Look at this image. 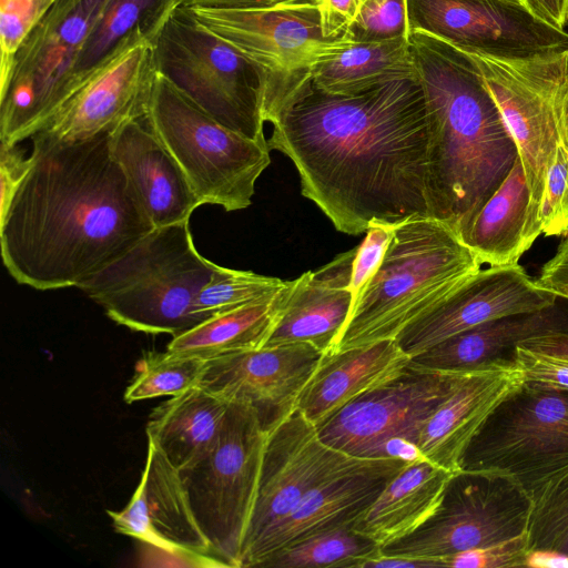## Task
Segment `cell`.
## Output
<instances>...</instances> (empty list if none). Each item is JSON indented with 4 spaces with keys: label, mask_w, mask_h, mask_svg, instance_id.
I'll use <instances>...</instances> for the list:
<instances>
[{
    "label": "cell",
    "mask_w": 568,
    "mask_h": 568,
    "mask_svg": "<svg viewBox=\"0 0 568 568\" xmlns=\"http://www.w3.org/2000/svg\"><path fill=\"white\" fill-rule=\"evenodd\" d=\"M352 307V294L317 271L286 281L275 327L264 347L308 344L325 354Z\"/></svg>",
    "instance_id": "cell-27"
},
{
    "label": "cell",
    "mask_w": 568,
    "mask_h": 568,
    "mask_svg": "<svg viewBox=\"0 0 568 568\" xmlns=\"http://www.w3.org/2000/svg\"><path fill=\"white\" fill-rule=\"evenodd\" d=\"M381 547L353 524L314 535L274 552L258 567L265 568H361L377 556Z\"/></svg>",
    "instance_id": "cell-33"
},
{
    "label": "cell",
    "mask_w": 568,
    "mask_h": 568,
    "mask_svg": "<svg viewBox=\"0 0 568 568\" xmlns=\"http://www.w3.org/2000/svg\"><path fill=\"white\" fill-rule=\"evenodd\" d=\"M517 367L490 365L460 372L454 389L424 423L418 447L426 460L452 473L494 407L521 381Z\"/></svg>",
    "instance_id": "cell-24"
},
{
    "label": "cell",
    "mask_w": 568,
    "mask_h": 568,
    "mask_svg": "<svg viewBox=\"0 0 568 568\" xmlns=\"http://www.w3.org/2000/svg\"><path fill=\"white\" fill-rule=\"evenodd\" d=\"M375 460L353 457L328 446L317 427L295 409L267 434L257 496L242 551L308 493Z\"/></svg>",
    "instance_id": "cell-15"
},
{
    "label": "cell",
    "mask_w": 568,
    "mask_h": 568,
    "mask_svg": "<svg viewBox=\"0 0 568 568\" xmlns=\"http://www.w3.org/2000/svg\"><path fill=\"white\" fill-rule=\"evenodd\" d=\"M408 463L377 459L308 493L287 515L264 529L240 559V568L258 567L276 551L314 535L354 524L388 481Z\"/></svg>",
    "instance_id": "cell-20"
},
{
    "label": "cell",
    "mask_w": 568,
    "mask_h": 568,
    "mask_svg": "<svg viewBox=\"0 0 568 568\" xmlns=\"http://www.w3.org/2000/svg\"><path fill=\"white\" fill-rule=\"evenodd\" d=\"M530 193L519 156L462 236L481 264H517L528 251L525 230Z\"/></svg>",
    "instance_id": "cell-29"
},
{
    "label": "cell",
    "mask_w": 568,
    "mask_h": 568,
    "mask_svg": "<svg viewBox=\"0 0 568 568\" xmlns=\"http://www.w3.org/2000/svg\"><path fill=\"white\" fill-rule=\"evenodd\" d=\"M410 29L464 50L523 58L568 48V33L534 17L513 0H407Z\"/></svg>",
    "instance_id": "cell-16"
},
{
    "label": "cell",
    "mask_w": 568,
    "mask_h": 568,
    "mask_svg": "<svg viewBox=\"0 0 568 568\" xmlns=\"http://www.w3.org/2000/svg\"><path fill=\"white\" fill-rule=\"evenodd\" d=\"M452 475L428 460L407 464L355 520L353 528L381 548L407 537L436 513Z\"/></svg>",
    "instance_id": "cell-26"
},
{
    "label": "cell",
    "mask_w": 568,
    "mask_h": 568,
    "mask_svg": "<svg viewBox=\"0 0 568 568\" xmlns=\"http://www.w3.org/2000/svg\"><path fill=\"white\" fill-rule=\"evenodd\" d=\"M410 47L429 124V216L462 237L518 158L474 59L420 29Z\"/></svg>",
    "instance_id": "cell-3"
},
{
    "label": "cell",
    "mask_w": 568,
    "mask_h": 568,
    "mask_svg": "<svg viewBox=\"0 0 568 568\" xmlns=\"http://www.w3.org/2000/svg\"><path fill=\"white\" fill-rule=\"evenodd\" d=\"M323 353L308 344L262 347L206 361L199 385L251 404L270 432L290 416Z\"/></svg>",
    "instance_id": "cell-19"
},
{
    "label": "cell",
    "mask_w": 568,
    "mask_h": 568,
    "mask_svg": "<svg viewBox=\"0 0 568 568\" xmlns=\"http://www.w3.org/2000/svg\"><path fill=\"white\" fill-rule=\"evenodd\" d=\"M395 225L372 223L362 243L354 248L348 291L352 307L378 268ZM351 307V308H352Z\"/></svg>",
    "instance_id": "cell-41"
},
{
    "label": "cell",
    "mask_w": 568,
    "mask_h": 568,
    "mask_svg": "<svg viewBox=\"0 0 568 568\" xmlns=\"http://www.w3.org/2000/svg\"><path fill=\"white\" fill-rule=\"evenodd\" d=\"M267 140L294 164L303 196L349 235L372 223L428 215L429 124L417 77L355 95H333L308 80L272 123Z\"/></svg>",
    "instance_id": "cell-1"
},
{
    "label": "cell",
    "mask_w": 568,
    "mask_h": 568,
    "mask_svg": "<svg viewBox=\"0 0 568 568\" xmlns=\"http://www.w3.org/2000/svg\"><path fill=\"white\" fill-rule=\"evenodd\" d=\"M106 0H54L16 53L0 87V143L31 139L67 99L79 53Z\"/></svg>",
    "instance_id": "cell-11"
},
{
    "label": "cell",
    "mask_w": 568,
    "mask_h": 568,
    "mask_svg": "<svg viewBox=\"0 0 568 568\" xmlns=\"http://www.w3.org/2000/svg\"><path fill=\"white\" fill-rule=\"evenodd\" d=\"M530 510V495L511 476L460 469L450 476L436 513L413 534L382 547L381 554L442 565L444 557L525 535Z\"/></svg>",
    "instance_id": "cell-13"
},
{
    "label": "cell",
    "mask_w": 568,
    "mask_h": 568,
    "mask_svg": "<svg viewBox=\"0 0 568 568\" xmlns=\"http://www.w3.org/2000/svg\"><path fill=\"white\" fill-rule=\"evenodd\" d=\"M348 31L354 41L410 38L407 0H367Z\"/></svg>",
    "instance_id": "cell-39"
},
{
    "label": "cell",
    "mask_w": 568,
    "mask_h": 568,
    "mask_svg": "<svg viewBox=\"0 0 568 568\" xmlns=\"http://www.w3.org/2000/svg\"><path fill=\"white\" fill-rule=\"evenodd\" d=\"M558 296L532 280L518 263L480 268L395 339L413 357L485 322L544 308Z\"/></svg>",
    "instance_id": "cell-18"
},
{
    "label": "cell",
    "mask_w": 568,
    "mask_h": 568,
    "mask_svg": "<svg viewBox=\"0 0 568 568\" xmlns=\"http://www.w3.org/2000/svg\"><path fill=\"white\" fill-rule=\"evenodd\" d=\"M229 405L230 402L200 385L174 395L151 413L145 428L148 440L178 470L183 469L212 447Z\"/></svg>",
    "instance_id": "cell-28"
},
{
    "label": "cell",
    "mask_w": 568,
    "mask_h": 568,
    "mask_svg": "<svg viewBox=\"0 0 568 568\" xmlns=\"http://www.w3.org/2000/svg\"><path fill=\"white\" fill-rule=\"evenodd\" d=\"M527 10L538 20L564 30L568 23V0H521Z\"/></svg>",
    "instance_id": "cell-46"
},
{
    "label": "cell",
    "mask_w": 568,
    "mask_h": 568,
    "mask_svg": "<svg viewBox=\"0 0 568 568\" xmlns=\"http://www.w3.org/2000/svg\"><path fill=\"white\" fill-rule=\"evenodd\" d=\"M196 20L262 73L261 113L273 123L321 62L349 47L351 32L326 38L314 0L247 9L189 8Z\"/></svg>",
    "instance_id": "cell-6"
},
{
    "label": "cell",
    "mask_w": 568,
    "mask_h": 568,
    "mask_svg": "<svg viewBox=\"0 0 568 568\" xmlns=\"http://www.w3.org/2000/svg\"><path fill=\"white\" fill-rule=\"evenodd\" d=\"M568 466V390L523 379L466 446L459 470L507 474L530 495Z\"/></svg>",
    "instance_id": "cell-12"
},
{
    "label": "cell",
    "mask_w": 568,
    "mask_h": 568,
    "mask_svg": "<svg viewBox=\"0 0 568 568\" xmlns=\"http://www.w3.org/2000/svg\"><path fill=\"white\" fill-rule=\"evenodd\" d=\"M513 1L521 2V0H513Z\"/></svg>",
    "instance_id": "cell-51"
},
{
    "label": "cell",
    "mask_w": 568,
    "mask_h": 568,
    "mask_svg": "<svg viewBox=\"0 0 568 568\" xmlns=\"http://www.w3.org/2000/svg\"><path fill=\"white\" fill-rule=\"evenodd\" d=\"M367 0H359L361 7L366 2Z\"/></svg>",
    "instance_id": "cell-50"
},
{
    "label": "cell",
    "mask_w": 568,
    "mask_h": 568,
    "mask_svg": "<svg viewBox=\"0 0 568 568\" xmlns=\"http://www.w3.org/2000/svg\"><path fill=\"white\" fill-rule=\"evenodd\" d=\"M515 364L525 379L568 390V361L517 346Z\"/></svg>",
    "instance_id": "cell-42"
},
{
    "label": "cell",
    "mask_w": 568,
    "mask_h": 568,
    "mask_svg": "<svg viewBox=\"0 0 568 568\" xmlns=\"http://www.w3.org/2000/svg\"><path fill=\"white\" fill-rule=\"evenodd\" d=\"M156 73L223 125L266 140L261 113L262 73L235 48L178 6L155 40Z\"/></svg>",
    "instance_id": "cell-8"
},
{
    "label": "cell",
    "mask_w": 568,
    "mask_h": 568,
    "mask_svg": "<svg viewBox=\"0 0 568 568\" xmlns=\"http://www.w3.org/2000/svg\"><path fill=\"white\" fill-rule=\"evenodd\" d=\"M527 532L490 547L473 549L440 559L443 567L506 568L530 566Z\"/></svg>",
    "instance_id": "cell-40"
},
{
    "label": "cell",
    "mask_w": 568,
    "mask_h": 568,
    "mask_svg": "<svg viewBox=\"0 0 568 568\" xmlns=\"http://www.w3.org/2000/svg\"><path fill=\"white\" fill-rule=\"evenodd\" d=\"M326 38H338L351 29L361 11L359 0H314Z\"/></svg>",
    "instance_id": "cell-44"
},
{
    "label": "cell",
    "mask_w": 568,
    "mask_h": 568,
    "mask_svg": "<svg viewBox=\"0 0 568 568\" xmlns=\"http://www.w3.org/2000/svg\"><path fill=\"white\" fill-rule=\"evenodd\" d=\"M155 77L153 43L128 44L91 72L39 132L73 141L144 120Z\"/></svg>",
    "instance_id": "cell-17"
},
{
    "label": "cell",
    "mask_w": 568,
    "mask_h": 568,
    "mask_svg": "<svg viewBox=\"0 0 568 568\" xmlns=\"http://www.w3.org/2000/svg\"><path fill=\"white\" fill-rule=\"evenodd\" d=\"M284 287L285 285L267 298L201 322L191 329L174 336L166 349L209 361L264 347L275 327Z\"/></svg>",
    "instance_id": "cell-32"
},
{
    "label": "cell",
    "mask_w": 568,
    "mask_h": 568,
    "mask_svg": "<svg viewBox=\"0 0 568 568\" xmlns=\"http://www.w3.org/2000/svg\"><path fill=\"white\" fill-rule=\"evenodd\" d=\"M178 6V0H106L79 53L67 99L91 72L125 45L142 40L153 43Z\"/></svg>",
    "instance_id": "cell-30"
},
{
    "label": "cell",
    "mask_w": 568,
    "mask_h": 568,
    "mask_svg": "<svg viewBox=\"0 0 568 568\" xmlns=\"http://www.w3.org/2000/svg\"><path fill=\"white\" fill-rule=\"evenodd\" d=\"M145 121L201 205L232 212L252 204L255 183L271 163L267 140L223 125L158 73Z\"/></svg>",
    "instance_id": "cell-7"
},
{
    "label": "cell",
    "mask_w": 568,
    "mask_h": 568,
    "mask_svg": "<svg viewBox=\"0 0 568 568\" xmlns=\"http://www.w3.org/2000/svg\"><path fill=\"white\" fill-rule=\"evenodd\" d=\"M54 0H0V87L17 51Z\"/></svg>",
    "instance_id": "cell-38"
},
{
    "label": "cell",
    "mask_w": 568,
    "mask_h": 568,
    "mask_svg": "<svg viewBox=\"0 0 568 568\" xmlns=\"http://www.w3.org/2000/svg\"><path fill=\"white\" fill-rule=\"evenodd\" d=\"M110 151L154 229L187 221L201 206L179 164L145 119L113 131Z\"/></svg>",
    "instance_id": "cell-23"
},
{
    "label": "cell",
    "mask_w": 568,
    "mask_h": 568,
    "mask_svg": "<svg viewBox=\"0 0 568 568\" xmlns=\"http://www.w3.org/2000/svg\"><path fill=\"white\" fill-rule=\"evenodd\" d=\"M460 372L412 368L344 406L317 429L328 446L353 457L383 459L393 438L416 443L433 412L455 387Z\"/></svg>",
    "instance_id": "cell-14"
},
{
    "label": "cell",
    "mask_w": 568,
    "mask_h": 568,
    "mask_svg": "<svg viewBox=\"0 0 568 568\" xmlns=\"http://www.w3.org/2000/svg\"><path fill=\"white\" fill-rule=\"evenodd\" d=\"M536 281L546 288L568 294V235L564 236L552 257L541 266Z\"/></svg>",
    "instance_id": "cell-45"
},
{
    "label": "cell",
    "mask_w": 568,
    "mask_h": 568,
    "mask_svg": "<svg viewBox=\"0 0 568 568\" xmlns=\"http://www.w3.org/2000/svg\"><path fill=\"white\" fill-rule=\"evenodd\" d=\"M424 568V567H442L440 562L434 559L417 558L399 555H383L367 559L361 568Z\"/></svg>",
    "instance_id": "cell-48"
},
{
    "label": "cell",
    "mask_w": 568,
    "mask_h": 568,
    "mask_svg": "<svg viewBox=\"0 0 568 568\" xmlns=\"http://www.w3.org/2000/svg\"><path fill=\"white\" fill-rule=\"evenodd\" d=\"M285 281L277 277L216 265L209 282L196 295L194 310L205 321L214 315L267 298L277 293Z\"/></svg>",
    "instance_id": "cell-36"
},
{
    "label": "cell",
    "mask_w": 568,
    "mask_h": 568,
    "mask_svg": "<svg viewBox=\"0 0 568 568\" xmlns=\"http://www.w3.org/2000/svg\"><path fill=\"white\" fill-rule=\"evenodd\" d=\"M206 361L173 353L146 352L136 363L135 375L124 392L129 404L166 395H179L199 385Z\"/></svg>",
    "instance_id": "cell-35"
},
{
    "label": "cell",
    "mask_w": 568,
    "mask_h": 568,
    "mask_svg": "<svg viewBox=\"0 0 568 568\" xmlns=\"http://www.w3.org/2000/svg\"><path fill=\"white\" fill-rule=\"evenodd\" d=\"M409 361L395 338L325 353L296 409L318 428L347 404L400 376Z\"/></svg>",
    "instance_id": "cell-25"
},
{
    "label": "cell",
    "mask_w": 568,
    "mask_h": 568,
    "mask_svg": "<svg viewBox=\"0 0 568 568\" xmlns=\"http://www.w3.org/2000/svg\"><path fill=\"white\" fill-rule=\"evenodd\" d=\"M30 168V158L16 145L0 143V219L3 217Z\"/></svg>",
    "instance_id": "cell-43"
},
{
    "label": "cell",
    "mask_w": 568,
    "mask_h": 568,
    "mask_svg": "<svg viewBox=\"0 0 568 568\" xmlns=\"http://www.w3.org/2000/svg\"><path fill=\"white\" fill-rule=\"evenodd\" d=\"M267 434L255 407L231 402L212 447L179 470L195 519L213 555L231 568H240Z\"/></svg>",
    "instance_id": "cell-9"
},
{
    "label": "cell",
    "mask_w": 568,
    "mask_h": 568,
    "mask_svg": "<svg viewBox=\"0 0 568 568\" xmlns=\"http://www.w3.org/2000/svg\"><path fill=\"white\" fill-rule=\"evenodd\" d=\"M465 51L478 67L517 148L530 193L525 230L529 250L539 236L536 215L568 91V48L523 58Z\"/></svg>",
    "instance_id": "cell-10"
},
{
    "label": "cell",
    "mask_w": 568,
    "mask_h": 568,
    "mask_svg": "<svg viewBox=\"0 0 568 568\" xmlns=\"http://www.w3.org/2000/svg\"><path fill=\"white\" fill-rule=\"evenodd\" d=\"M190 220L155 227L77 287L114 322L178 336L203 322L194 304L217 264L195 247Z\"/></svg>",
    "instance_id": "cell-5"
},
{
    "label": "cell",
    "mask_w": 568,
    "mask_h": 568,
    "mask_svg": "<svg viewBox=\"0 0 568 568\" xmlns=\"http://www.w3.org/2000/svg\"><path fill=\"white\" fill-rule=\"evenodd\" d=\"M410 38L354 41L311 72L312 85L327 94L355 95L384 82L415 77Z\"/></svg>",
    "instance_id": "cell-31"
},
{
    "label": "cell",
    "mask_w": 568,
    "mask_h": 568,
    "mask_svg": "<svg viewBox=\"0 0 568 568\" xmlns=\"http://www.w3.org/2000/svg\"><path fill=\"white\" fill-rule=\"evenodd\" d=\"M530 497L527 528L530 558L557 556L568 560V466L546 480Z\"/></svg>",
    "instance_id": "cell-34"
},
{
    "label": "cell",
    "mask_w": 568,
    "mask_h": 568,
    "mask_svg": "<svg viewBox=\"0 0 568 568\" xmlns=\"http://www.w3.org/2000/svg\"><path fill=\"white\" fill-rule=\"evenodd\" d=\"M481 265L459 234L436 217L415 215L396 224L329 352L396 338Z\"/></svg>",
    "instance_id": "cell-4"
},
{
    "label": "cell",
    "mask_w": 568,
    "mask_h": 568,
    "mask_svg": "<svg viewBox=\"0 0 568 568\" xmlns=\"http://www.w3.org/2000/svg\"><path fill=\"white\" fill-rule=\"evenodd\" d=\"M518 346L568 361V334H551L526 339Z\"/></svg>",
    "instance_id": "cell-47"
},
{
    "label": "cell",
    "mask_w": 568,
    "mask_h": 568,
    "mask_svg": "<svg viewBox=\"0 0 568 568\" xmlns=\"http://www.w3.org/2000/svg\"><path fill=\"white\" fill-rule=\"evenodd\" d=\"M108 515L118 532L142 542L214 556L195 519L178 468L151 440L132 498L122 510H108Z\"/></svg>",
    "instance_id": "cell-21"
},
{
    "label": "cell",
    "mask_w": 568,
    "mask_h": 568,
    "mask_svg": "<svg viewBox=\"0 0 568 568\" xmlns=\"http://www.w3.org/2000/svg\"><path fill=\"white\" fill-rule=\"evenodd\" d=\"M535 226L538 235H568V91L560 108L558 139L546 171Z\"/></svg>",
    "instance_id": "cell-37"
},
{
    "label": "cell",
    "mask_w": 568,
    "mask_h": 568,
    "mask_svg": "<svg viewBox=\"0 0 568 568\" xmlns=\"http://www.w3.org/2000/svg\"><path fill=\"white\" fill-rule=\"evenodd\" d=\"M291 0H178L180 6L219 8V9H247L271 7Z\"/></svg>",
    "instance_id": "cell-49"
},
{
    "label": "cell",
    "mask_w": 568,
    "mask_h": 568,
    "mask_svg": "<svg viewBox=\"0 0 568 568\" xmlns=\"http://www.w3.org/2000/svg\"><path fill=\"white\" fill-rule=\"evenodd\" d=\"M568 334V294L532 312L498 317L450 336L410 357L408 366L430 372H467L490 365L516 367L519 343Z\"/></svg>",
    "instance_id": "cell-22"
},
{
    "label": "cell",
    "mask_w": 568,
    "mask_h": 568,
    "mask_svg": "<svg viewBox=\"0 0 568 568\" xmlns=\"http://www.w3.org/2000/svg\"><path fill=\"white\" fill-rule=\"evenodd\" d=\"M110 134L31 138L29 171L0 219L2 262L17 283L77 287L154 229L112 158Z\"/></svg>",
    "instance_id": "cell-2"
}]
</instances>
